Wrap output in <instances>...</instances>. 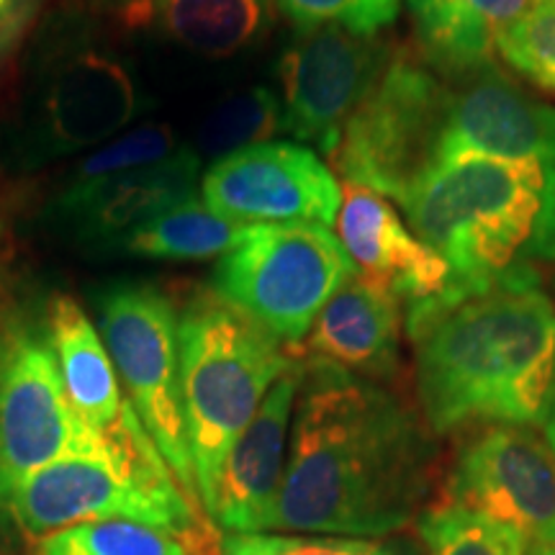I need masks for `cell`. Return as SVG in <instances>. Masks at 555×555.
Instances as JSON below:
<instances>
[{
  "instance_id": "obj_1",
  "label": "cell",
  "mask_w": 555,
  "mask_h": 555,
  "mask_svg": "<svg viewBox=\"0 0 555 555\" xmlns=\"http://www.w3.org/2000/svg\"><path fill=\"white\" fill-rule=\"evenodd\" d=\"M427 433L376 380L304 358L288 461L266 532L386 538L429 489Z\"/></svg>"
},
{
  "instance_id": "obj_2",
  "label": "cell",
  "mask_w": 555,
  "mask_h": 555,
  "mask_svg": "<svg viewBox=\"0 0 555 555\" xmlns=\"http://www.w3.org/2000/svg\"><path fill=\"white\" fill-rule=\"evenodd\" d=\"M404 330L429 433L543 427L555 388V304L538 275L463 296Z\"/></svg>"
},
{
  "instance_id": "obj_3",
  "label": "cell",
  "mask_w": 555,
  "mask_h": 555,
  "mask_svg": "<svg viewBox=\"0 0 555 555\" xmlns=\"http://www.w3.org/2000/svg\"><path fill=\"white\" fill-rule=\"evenodd\" d=\"M409 227L453 270L461 296L555 262V168L532 159L457 155L399 204Z\"/></svg>"
},
{
  "instance_id": "obj_4",
  "label": "cell",
  "mask_w": 555,
  "mask_h": 555,
  "mask_svg": "<svg viewBox=\"0 0 555 555\" xmlns=\"http://www.w3.org/2000/svg\"><path fill=\"white\" fill-rule=\"evenodd\" d=\"M144 111L134 67L86 9H57L26 41L11 108L0 119V165L29 176L121 134Z\"/></svg>"
},
{
  "instance_id": "obj_5",
  "label": "cell",
  "mask_w": 555,
  "mask_h": 555,
  "mask_svg": "<svg viewBox=\"0 0 555 555\" xmlns=\"http://www.w3.org/2000/svg\"><path fill=\"white\" fill-rule=\"evenodd\" d=\"M180 384L201 509L208 512L234 440L298 358L211 288L178 309Z\"/></svg>"
},
{
  "instance_id": "obj_6",
  "label": "cell",
  "mask_w": 555,
  "mask_h": 555,
  "mask_svg": "<svg viewBox=\"0 0 555 555\" xmlns=\"http://www.w3.org/2000/svg\"><path fill=\"white\" fill-rule=\"evenodd\" d=\"M0 281V506L34 470L69 455L147 448L93 433L69 404L54 352L47 298Z\"/></svg>"
},
{
  "instance_id": "obj_7",
  "label": "cell",
  "mask_w": 555,
  "mask_h": 555,
  "mask_svg": "<svg viewBox=\"0 0 555 555\" xmlns=\"http://www.w3.org/2000/svg\"><path fill=\"white\" fill-rule=\"evenodd\" d=\"M0 509L34 538L103 519H129L183 538L198 532L196 504L155 446L62 457L26 476Z\"/></svg>"
},
{
  "instance_id": "obj_8",
  "label": "cell",
  "mask_w": 555,
  "mask_h": 555,
  "mask_svg": "<svg viewBox=\"0 0 555 555\" xmlns=\"http://www.w3.org/2000/svg\"><path fill=\"white\" fill-rule=\"evenodd\" d=\"M356 273L327 227L255 224L219 258L211 291L283 347L301 350L319 311Z\"/></svg>"
},
{
  "instance_id": "obj_9",
  "label": "cell",
  "mask_w": 555,
  "mask_h": 555,
  "mask_svg": "<svg viewBox=\"0 0 555 555\" xmlns=\"http://www.w3.org/2000/svg\"><path fill=\"white\" fill-rule=\"evenodd\" d=\"M93 309L131 409L183 494L201 506L180 384L178 307L157 283L114 281L95 291Z\"/></svg>"
},
{
  "instance_id": "obj_10",
  "label": "cell",
  "mask_w": 555,
  "mask_h": 555,
  "mask_svg": "<svg viewBox=\"0 0 555 555\" xmlns=\"http://www.w3.org/2000/svg\"><path fill=\"white\" fill-rule=\"evenodd\" d=\"M448 82L412 52L397 50L371 93L347 119L332 165L345 183L397 204L435 168Z\"/></svg>"
},
{
  "instance_id": "obj_11",
  "label": "cell",
  "mask_w": 555,
  "mask_h": 555,
  "mask_svg": "<svg viewBox=\"0 0 555 555\" xmlns=\"http://www.w3.org/2000/svg\"><path fill=\"white\" fill-rule=\"evenodd\" d=\"M397 47L339 26L296 31L275 65L283 131L332 155L352 111L371 93Z\"/></svg>"
},
{
  "instance_id": "obj_12",
  "label": "cell",
  "mask_w": 555,
  "mask_h": 555,
  "mask_svg": "<svg viewBox=\"0 0 555 555\" xmlns=\"http://www.w3.org/2000/svg\"><path fill=\"white\" fill-rule=\"evenodd\" d=\"M442 502L509 527L535 545L555 532V453L532 427L494 425L466 433Z\"/></svg>"
},
{
  "instance_id": "obj_13",
  "label": "cell",
  "mask_w": 555,
  "mask_h": 555,
  "mask_svg": "<svg viewBox=\"0 0 555 555\" xmlns=\"http://www.w3.org/2000/svg\"><path fill=\"white\" fill-rule=\"evenodd\" d=\"M201 198L214 214L245 227H330L343 206V185L304 144L266 142L214 159L201 178Z\"/></svg>"
},
{
  "instance_id": "obj_14",
  "label": "cell",
  "mask_w": 555,
  "mask_h": 555,
  "mask_svg": "<svg viewBox=\"0 0 555 555\" xmlns=\"http://www.w3.org/2000/svg\"><path fill=\"white\" fill-rule=\"evenodd\" d=\"M204 159L180 144L168 159L116 176L62 180L41 219L54 234L82 249L114 253L116 245L157 214L198 196Z\"/></svg>"
},
{
  "instance_id": "obj_15",
  "label": "cell",
  "mask_w": 555,
  "mask_h": 555,
  "mask_svg": "<svg viewBox=\"0 0 555 555\" xmlns=\"http://www.w3.org/2000/svg\"><path fill=\"white\" fill-rule=\"evenodd\" d=\"M337 232L358 273L404 304V322L463 298L442 255L416 237L380 193L345 183Z\"/></svg>"
},
{
  "instance_id": "obj_16",
  "label": "cell",
  "mask_w": 555,
  "mask_h": 555,
  "mask_svg": "<svg viewBox=\"0 0 555 555\" xmlns=\"http://www.w3.org/2000/svg\"><path fill=\"white\" fill-rule=\"evenodd\" d=\"M446 82L435 165L457 155H491L555 168V106L532 99L496 65Z\"/></svg>"
},
{
  "instance_id": "obj_17",
  "label": "cell",
  "mask_w": 555,
  "mask_h": 555,
  "mask_svg": "<svg viewBox=\"0 0 555 555\" xmlns=\"http://www.w3.org/2000/svg\"><path fill=\"white\" fill-rule=\"evenodd\" d=\"M301 371L304 360H296L275 380L268 397L262 399L258 414L229 450L217 491H214V502L206 512V517L224 535L266 532V522L281 494L283 474H286Z\"/></svg>"
},
{
  "instance_id": "obj_18",
  "label": "cell",
  "mask_w": 555,
  "mask_h": 555,
  "mask_svg": "<svg viewBox=\"0 0 555 555\" xmlns=\"http://www.w3.org/2000/svg\"><path fill=\"white\" fill-rule=\"evenodd\" d=\"M401 332L404 304L356 273L319 311L301 352L360 378L384 380L399 371Z\"/></svg>"
},
{
  "instance_id": "obj_19",
  "label": "cell",
  "mask_w": 555,
  "mask_h": 555,
  "mask_svg": "<svg viewBox=\"0 0 555 555\" xmlns=\"http://www.w3.org/2000/svg\"><path fill=\"white\" fill-rule=\"evenodd\" d=\"M47 322L67 399L86 425L119 442L150 440L147 429L119 388L103 337L75 296L54 291L47 298Z\"/></svg>"
},
{
  "instance_id": "obj_20",
  "label": "cell",
  "mask_w": 555,
  "mask_h": 555,
  "mask_svg": "<svg viewBox=\"0 0 555 555\" xmlns=\"http://www.w3.org/2000/svg\"><path fill=\"white\" fill-rule=\"evenodd\" d=\"M538 0H406L420 60L442 80L494 67L496 41Z\"/></svg>"
},
{
  "instance_id": "obj_21",
  "label": "cell",
  "mask_w": 555,
  "mask_h": 555,
  "mask_svg": "<svg viewBox=\"0 0 555 555\" xmlns=\"http://www.w3.org/2000/svg\"><path fill=\"white\" fill-rule=\"evenodd\" d=\"M275 9V0H157L152 26L198 57L227 60L268 37Z\"/></svg>"
},
{
  "instance_id": "obj_22",
  "label": "cell",
  "mask_w": 555,
  "mask_h": 555,
  "mask_svg": "<svg viewBox=\"0 0 555 555\" xmlns=\"http://www.w3.org/2000/svg\"><path fill=\"white\" fill-rule=\"evenodd\" d=\"M247 229L214 214L204 198L196 196L137 227L116 245L114 253L172 262L211 260L237 247L245 240Z\"/></svg>"
},
{
  "instance_id": "obj_23",
  "label": "cell",
  "mask_w": 555,
  "mask_h": 555,
  "mask_svg": "<svg viewBox=\"0 0 555 555\" xmlns=\"http://www.w3.org/2000/svg\"><path fill=\"white\" fill-rule=\"evenodd\" d=\"M283 131L281 99L270 88L255 86L217 103L198 127L196 150L201 159H221L232 152L266 144Z\"/></svg>"
},
{
  "instance_id": "obj_24",
  "label": "cell",
  "mask_w": 555,
  "mask_h": 555,
  "mask_svg": "<svg viewBox=\"0 0 555 555\" xmlns=\"http://www.w3.org/2000/svg\"><path fill=\"white\" fill-rule=\"evenodd\" d=\"M37 555H193L189 538L129 519L82 522L39 538Z\"/></svg>"
},
{
  "instance_id": "obj_25",
  "label": "cell",
  "mask_w": 555,
  "mask_h": 555,
  "mask_svg": "<svg viewBox=\"0 0 555 555\" xmlns=\"http://www.w3.org/2000/svg\"><path fill=\"white\" fill-rule=\"evenodd\" d=\"M420 540L425 555H527L530 547L509 527L448 502L420 517Z\"/></svg>"
},
{
  "instance_id": "obj_26",
  "label": "cell",
  "mask_w": 555,
  "mask_h": 555,
  "mask_svg": "<svg viewBox=\"0 0 555 555\" xmlns=\"http://www.w3.org/2000/svg\"><path fill=\"white\" fill-rule=\"evenodd\" d=\"M496 52L519 78L555 95V0H538L522 18L506 26Z\"/></svg>"
},
{
  "instance_id": "obj_27",
  "label": "cell",
  "mask_w": 555,
  "mask_h": 555,
  "mask_svg": "<svg viewBox=\"0 0 555 555\" xmlns=\"http://www.w3.org/2000/svg\"><path fill=\"white\" fill-rule=\"evenodd\" d=\"M221 555H416L414 547L399 540L301 535V532H253L224 535Z\"/></svg>"
},
{
  "instance_id": "obj_28",
  "label": "cell",
  "mask_w": 555,
  "mask_h": 555,
  "mask_svg": "<svg viewBox=\"0 0 555 555\" xmlns=\"http://www.w3.org/2000/svg\"><path fill=\"white\" fill-rule=\"evenodd\" d=\"M178 147L180 144L168 124H144L90 150L78 165L67 170L65 180H90L147 168V165L168 159Z\"/></svg>"
},
{
  "instance_id": "obj_29",
  "label": "cell",
  "mask_w": 555,
  "mask_h": 555,
  "mask_svg": "<svg viewBox=\"0 0 555 555\" xmlns=\"http://www.w3.org/2000/svg\"><path fill=\"white\" fill-rule=\"evenodd\" d=\"M296 31L339 26L360 37H378L399 16L401 0H275Z\"/></svg>"
},
{
  "instance_id": "obj_30",
  "label": "cell",
  "mask_w": 555,
  "mask_h": 555,
  "mask_svg": "<svg viewBox=\"0 0 555 555\" xmlns=\"http://www.w3.org/2000/svg\"><path fill=\"white\" fill-rule=\"evenodd\" d=\"M44 0H0V67L9 65L31 39Z\"/></svg>"
},
{
  "instance_id": "obj_31",
  "label": "cell",
  "mask_w": 555,
  "mask_h": 555,
  "mask_svg": "<svg viewBox=\"0 0 555 555\" xmlns=\"http://www.w3.org/2000/svg\"><path fill=\"white\" fill-rule=\"evenodd\" d=\"M157 0H86L90 16H103L127 26V29H142L155 18Z\"/></svg>"
},
{
  "instance_id": "obj_32",
  "label": "cell",
  "mask_w": 555,
  "mask_h": 555,
  "mask_svg": "<svg viewBox=\"0 0 555 555\" xmlns=\"http://www.w3.org/2000/svg\"><path fill=\"white\" fill-rule=\"evenodd\" d=\"M543 433H545V442L551 446V450L555 453V388H553V397L551 404H547V414L543 422Z\"/></svg>"
},
{
  "instance_id": "obj_33",
  "label": "cell",
  "mask_w": 555,
  "mask_h": 555,
  "mask_svg": "<svg viewBox=\"0 0 555 555\" xmlns=\"http://www.w3.org/2000/svg\"><path fill=\"white\" fill-rule=\"evenodd\" d=\"M527 555H555V532L551 538L540 540V543L527 547Z\"/></svg>"
}]
</instances>
